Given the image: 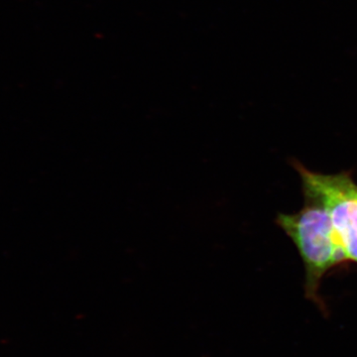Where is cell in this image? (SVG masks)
I'll list each match as a JSON object with an SVG mask.
<instances>
[{"label": "cell", "instance_id": "obj_1", "mask_svg": "<svg viewBox=\"0 0 357 357\" xmlns=\"http://www.w3.org/2000/svg\"><path fill=\"white\" fill-rule=\"evenodd\" d=\"M302 210L292 215L280 213L277 225L299 250L306 270V293L318 299L319 284L326 272L347 258L338 243L330 215L319 199L305 196Z\"/></svg>", "mask_w": 357, "mask_h": 357}, {"label": "cell", "instance_id": "obj_2", "mask_svg": "<svg viewBox=\"0 0 357 357\" xmlns=\"http://www.w3.org/2000/svg\"><path fill=\"white\" fill-rule=\"evenodd\" d=\"M305 196L319 199L330 215L347 260L357 263V185L349 173L312 172L296 162Z\"/></svg>", "mask_w": 357, "mask_h": 357}]
</instances>
